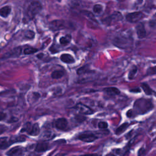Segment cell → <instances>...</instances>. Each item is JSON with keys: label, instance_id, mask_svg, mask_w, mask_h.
Returning a JSON list of instances; mask_svg holds the SVG:
<instances>
[{"label": "cell", "instance_id": "obj_1", "mask_svg": "<svg viewBox=\"0 0 156 156\" xmlns=\"http://www.w3.org/2000/svg\"><path fill=\"white\" fill-rule=\"evenodd\" d=\"M154 107L152 101L151 99H139L134 103V109L135 113L142 115L147 113Z\"/></svg>", "mask_w": 156, "mask_h": 156}, {"label": "cell", "instance_id": "obj_2", "mask_svg": "<svg viewBox=\"0 0 156 156\" xmlns=\"http://www.w3.org/2000/svg\"><path fill=\"white\" fill-rule=\"evenodd\" d=\"M42 10V5L38 1H32L28 5L26 13L27 17L31 20L33 19Z\"/></svg>", "mask_w": 156, "mask_h": 156}, {"label": "cell", "instance_id": "obj_3", "mask_svg": "<svg viewBox=\"0 0 156 156\" xmlns=\"http://www.w3.org/2000/svg\"><path fill=\"white\" fill-rule=\"evenodd\" d=\"M27 132L29 135L31 136H37L40 133V129L38 123L32 124L30 122H27L24 124V127L21 130V132Z\"/></svg>", "mask_w": 156, "mask_h": 156}, {"label": "cell", "instance_id": "obj_4", "mask_svg": "<svg viewBox=\"0 0 156 156\" xmlns=\"http://www.w3.org/2000/svg\"><path fill=\"white\" fill-rule=\"evenodd\" d=\"M122 15L119 12H115L110 16L104 18L102 21L106 26H111L122 20Z\"/></svg>", "mask_w": 156, "mask_h": 156}, {"label": "cell", "instance_id": "obj_5", "mask_svg": "<svg viewBox=\"0 0 156 156\" xmlns=\"http://www.w3.org/2000/svg\"><path fill=\"white\" fill-rule=\"evenodd\" d=\"M50 29L52 30L55 31V30H62L64 29L68 28L69 27V23L62 20H55L54 21H52L49 24Z\"/></svg>", "mask_w": 156, "mask_h": 156}, {"label": "cell", "instance_id": "obj_6", "mask_svg": "<svg viewBox=\"0 0 156 156\" xmlns=\"http://www.w3.org/2000/svg\"><path fill=\"white\" fill-rule=\"evenodd\" d=\"M73 108L82 115H91L94 113L93 110L90 107L80 102L76 104Z\"/></svg>", "mask_w": 156, "mask_h": 156}, {"label": "cell", "instance_id": "obj_7", "mask_svg": "<svg viewBox=\"0 0 156 156\" xmlns=\"http://www.w3.org/2000/svg\"><path fill=\"white\" fill-rule=\"evenodd\" d=\"M144 17V14L141 12H134L126 15V19L129 23H136Z\"/></svg>", "mask_w": 156, "mask_h": 156}, {"label": "cell", "instance_id": "obj_8", "mask_svg": "<svg viewBox=\"0 0 156 156\" xmlns=\"http://www.w3.org/2000/svg\"><path fill=\"white\" fill-rule=\"evenodd\" d=\"M78 138L85 143H91L95 141L98 138V136L92 133L85 132L80 134L78 136Z\"/></svg>", "mask_w": 156, "mask_h": 156}, {"label": "cell", "instance_id": "obj_9", "mask_svg": "<svg viewBox=\"0 0 156 156\" xmlns=\"http://www.w3.org/2000/svg\"><path fill=\"white\" fill-rule=\"evenodd\" d=\"M68 122L65 118H60L55 120L54 122L55 127L58 130H65L68 127Z\"/></svg>", "mask_w": 156, "mask_h": 156}, {"label": "cell", "instance_id": "obj_10", "mask_svg": "<svg viewBox=\"0 0 156 156\" xmlns=\"http://www.w3.org/2000/svg\"><path fill=\"white\" fill-rule=\"evenodd\" d=\"M13 144L11 137L7 136L0 137V150H4L9 147L11 144Z\"/></svg>", "mask_w": 156, "mask_h": 156}, {"label": "cell", "instance_id": "obj_11", "mask_svg": "<svg viewBox=\"0 0 156 156\" xmlns=\"http://www.w3.org/2000/svg\"><path fill=\"white\" fill-rule=\"evenodd\" d=\"M23 148L20 146H15L10 149L6 153L7 155H21L23 154Z\"/></svg>", "mask_w": 156, "mask_h": 156}, {"label": "cell", "instance_id": "obj_12", "mask_svg": "<svg viewBox=\"0 0 156 156\" xmlns=\"http://www.w3.org/2000/svg\"><path fill=\"white\" fill-rule=\"evenodd\" d=\"M135 29H136L137 37L139 38H143L146 36V31L144 26L143 23L138 24L136 26Z\"/></svg>", "mask_w": 156, "mask_h": 156}, {"label": "cell", "instance_id": "obj_13", "mask_svg": "<svg viewBox=\"0 0 156 156\" xmlns=\"http://www.w3.org/2000/svg\"><path fill=\"white\" fill-rule=\"evenodd\" d=\"M49 148V145L46 142H40L37 143L35 146V151L37 152H42L48 150Z\"/></svg>", "mask_w": 156, "mask_h": 156}, {"label": "cell", "instance_id": "obj_14", "mask_svg": "<svg viewBox=\"0 0 156 156\" xmlns=\"http://www.w3.org/2000/svg\"><path fill=\"white\" fill-rule=\"evenodd\" d=\"M60 59L61 60L62 62H63L65 63H68V64H71L75 62L74 57L71 54H67V53L62 54L60 55Z\"/></svg>", "mask_w": 156, "mask_h": 156}, {"label": "cell", "instance_id": "obj_15", "mask_svg": "<svg viewBox=\"0 0 156 156\" xmlns=\"http://www.w3.org/2000/svg\"><path fill=\"white\" fill-rule=\"evenodd\" d=\"M104 91L108 95L115 96L120 94V90L116 87H107L104 89Z\"/></svg>", "mask_w": 156, "mask_h": 156}, {"label": "cell", "instance_id": "obj_16", "mask_svg": "<svg viewBox=\"0 0 156 156\" xmlns=\"http://www.w3.org/2000/svg\"><path fill=\"white\" fill-rule=\"evenodd\" d=\"M11 12V7L5 5L0 8V16L3 18L7 17Z\"/></svg>", "mask_w": 156, "mask_h": 156}, {"label": "cell", "instance_id": "obj_17", "mask_svg": "<svg viewBox=\"0 0 156 156\" xmlns=\"http://www.w3.org/2000/svg\"><path fill=\"white\" fill-rule=\"evenodd\" d=\"M71 40V35L70 34H66V35L60 38L59 43L62 45L66 46L70 43Z\"/></svg>", "mask_w": 156, "mask_h": 156}, {"label": "cell", "instance_id": "obj_18", "mask_svg": "<svg viewBox=\"0 0 156 156\" xmlns=\"http://www.w3.org/2000/svg\"><path fill=\"white\" fill-rule=\"evenodd\" d=\"M143 90L144 91V92L145 93V94L146 95H152L153 94H154V91L150 88V87L145 83H143L141 85Z\"/></svg>", "mask_w": 156, "mask_h": 156}, {"label": "cell", "instance_id": "obj_19", "mask_svg": "<svg viewBox=\"0 0 156 156\" xmlns=\"http://www.w3.org/2000/svg\"><path fill=\"white\" fill-rule=\"evenodd\" d=\"M128 126H129V124L128 123H127V122L123 123L122 124H121L119 127H118L116 129V130H115V133L116 135L121 134L122 133H123L127 129Z\"/></svg>", "mask_w": 156, "mask_h": 156}, {"label": "cell", "instance_id": "obj_20", "mask_svg": "<svg viewBox=\"0 0 156 156\" xmlns=\"http://www.w3.org/2000/svg\"><path fill=\"white\" fill-rule=\"evenodd\" d=\"M64 75V72L62 70H55L51 74V77L54 79H58L63 77Z\"/></svg>", "mask_w": 156, "mask_h": 156}, {"label": "cell", "instance_id": "obj_21", "mask_svg": "<svg viewBox=\"0 0 156 156\" xmlns=\"http://www.w3.org/2000/svg\"><path fill=\"white\" fill-rule=\"evenodd\" d=\"M82 14L85 16L87 18H88V20H90L93 21H96V18L94 15H93V13H92L91 12L89 11H87V10H83L82 12Z\"/></svg>", "mask_w": 156, "mask_h": 156}, {"label": "cell", "instance_id": "obj_22", "mask_svg": "<svg viewBox=\"0 0 156 156\" xmlns=\"http://www.w3.org/2000/svg\"><path fill=\"white\" fill-rule=\"evenodd\" d=\"M38 51V49L33 47H27L23 50V54L25 55H30L37 52Z\"/></svg>", "mask_w": 156, "mask_h": 156}, {"label": "cell", "instance_id": "obj_23", "mask_svg": "<svg viewBox=\"0 0 156 156\" xmlns=\"http://www.w3.org/2000/svg\"><path fill=\"white\" fill-rule=\"evenodd\" d=\"M137 70H138V68L136 66H133L132 69L129 71V74H128V79L129 80H132V79H133L136 73H137Z\"/></svg>", "mask_w": 156, "mask_h": 156}, {"label": "cell", "instance_id": "obj_24", "mask_svg": "<svg viewBox=\"0 0 156 156\" xmlns=\"http://www.w3.org/2000/svg\"><path fill=\"white\" fill-rule=\"evenodd\" d=\"M88 65H84L80 68H79L77 70V74L79 75H81L85 73H87L89 71V68H88Z\"/></svg>", "mask_w": 156, "mask_h": 156}, {"label": "cell", "instance_id": "obj_25", "mask_svg": "<svg viewBox=\"0 0 156 156\" xmlns=\"http://www.w3.org/2000/svg\"><path fill=\"white\" fill-rule=\"evenodd\" d=\"M93 10L94 13H95L96 14H100L103 10V7L102 5L97 4L93 6Z\"/></svg>", "mask_w": 156, "mask_h": 156}, {"label": "cell", "instance_id": "obj_26", "mask_svg": "<svg viewBox=\"0 0 156 156\" xmlns=\"http://www.w3.org/2000/svg\"><path fill=\"white\" fill-rule=\"evenodd\" d=\"M35 36V33L32 31V30H27L26 32H25V37L27 38H29V39H32Z\"/></svg>", "mask_w": 156, "mask_h": 156}, {"label": "cell", "instance_id": "obj_27", "mask_svg": "<svg viewBox=\"0 0 156 156\" xmlns=\"http://www.w3.org/2000/svg\"><path fill=\"white\" fill-rule=\"evenodd\" d=\"M40 95L37 92H32L31 95H30V98L32 99V102H35L36 101H37L38 99V98H40Z\"/></svg>", "mask_w": 156, "mask_h": 156}, {"label": "cell", "instance_id": "obj_28", "mask_svg": "<svg viewBox=\"0 0 156 156\" xmlns=\"http://www.w3.org/2000/svg\"><path fill=\"white\" fill-rule=\"evenodd\" d=\"M98 127L100 129H106L108 127V124L107 122H105V121H100L98 122Z\"/></svg>", "mask_w": 156, "mask_h": 156}, {"label": "cell", "instance_id": "obj_29", "mask_svg": "<svg viewBox=\"0 0 156 156\" xmlns=\"http://www.w3.org/2000/svg\"><path fill=\"white\" fill-rule=\"evenodd\" d=\"M156 73V70H155V66H152V67H149L147 69V75H154Z\"/></svg>", "mask_w": 156, "mask_h": 156}, {"label": "cell", "instance_id": "obj_30", "mask_svg": "<svg viewBox=\"0 0 156 156\" xmlns=\"http://www.w3.org/2000/svg\"><path fill=\"white\" fill-rule=\"evenodd\" d=\"M80 115H77L75 117V119L77 120V121H78L79 122H81L83 121L86 119V118L85 116H83V115H82V114H80Z\"/></svg>", "mask_w": 156, "mask_h": 156}, {"label": "cell", "instance_id": "obj_31", "mask_svg": "<svg viewBox=\"0 0 156 156\" xmlns=\"http://www.w3.org/2000/svg\"><path fill=\"white\" fill-rule=\"evenodd\" d=\"M6 113L2 112H0V121L4 120L6 118Z\"/></svg>", "mask_w": 156, "mask_h": 156}, {"label": "cell", "instance_id": "obj_32", "mask_svg": "<svg viewBox=\"0 0 156 156\" xmlns=\"http://www.w3.org/2000/svg\"><path fill=\"white\" fill-rule=\"evenodd\" d=\"M133 111H132V110H129L127 112L126 115H127L129 118H131L132 116H133Z\"/></svg>", "mask_w": 156, "mask_h": 156}]
</instances>
